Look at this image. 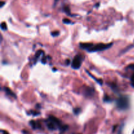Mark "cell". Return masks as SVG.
I'll use <instances>...</instances> for the list:
<instances>
[{
  "label": "cell",
  "mask_w": 134,
  "mask_h": 134,
  "mask_svg": "<svg viewBox=\"0 0 134 134\" xmlns=\"http://www.w3.org/2000/svg\"><path fill=\"white\" fill-rule=\"evenodd\" d=\"M131 84H132V86L133 87H134V73L133 74L132 78H131Z\"/></svg>",
  "instance_id": "13"
},
{
  "label": "cell",
  "mask_w": 134,
  "mask_h": 134,
  "mask_svg": "<svg viewBox=\"0 0 134 134\" xmlns=\"http://www.w3.org/2000/svg\"><path fill=\"white\" fill-rule=\"evenodd\" d=\"M1 132L3 134H9L7 132H6V131H4V130H1Z\"/></svg>",
  "instance_id": "17"
},
{
  "label": "cell",
  "mask_w": 134,
  "mask_h": 134,
  "mask_svg": "<svg viewBox=\"0 0 134 134\" xmlns=\"http://www.w3.org/2000/svg\"><path fill=\"white\" fill-rule=\"evenodd\" d=\"M83 59V57H82V55L78 54L75 56L73 58V60L72 62V68L74 69H79L81 66Z\"/></svg>",
  "instance_id": "4"
},
{
  "label": "cell",
  "mask_w": 134,
  "mask_h": 134,
  "mask_svg": "<svg viewBox=\"0 0 134 134\" xmlns=\"http://www.w3.org/2000/svg\"><path fill=\"white\" fill-rule=\"evenodd\" d=\"M5 3V2H4V1H1V7H2L3 6V5Z\"/></svg>",
  "instance_id": "18"
},
{
  "label": "cell",
  "mask_w": 134,
  "mask_h": 134,
  "mask_svg": "<svg viewBox=\"0 0 134 134\" xmlns=\"http://www.w3.org/2000/svg\"><path fill=\"white\" fill-rule=\"evenodd\" d=\"M134 134V131H133V134Z\"/></svg>",
  "instance_id": "20"
},
{
  "label": "cell",
  "mask_w": 134,
  "mask_h": 134,
  "mask_svg": "<svg viewBox=\"0 0 134 134\" xmlns=\"http://www.w3.org/2000/svg\"><path fill=\"white\" fill-rule=\"evenodd\" d=\"M31 115H33V116H37V115H39V114H40V113H38V112H36V111H31Z\"/></svg>",
  "instance_id": "15"
},
{
  "label": "cell",
  "mask_w": 134,
  "mask_h": 134,
  "mask_svg": "<svg viewBox=\"0 0 134 134\" xmlns=\"http://www.w3.org/2000/svg\"><path fill=\"white\" fill-rule=\"evenodd\" d=\"M1 28L2 30H7V24L5 22H2L1 24Z\"/></svg>",
  "instance_id": "9"
},
{
  "label": "cell",
  "mask_w": 134,
  "mask_h": 134,
  "mask_svg": "<svg viewBox=\"0 0 134 134\" xmlns=\"http://www.w3.org/2000/svg\"><path fill=\"white\" fill-rule=\"evenodd\" d=\"M4 90H5V93L7 94V95H9V96H11V97H14V98H16V95L14 94V92L13 91H12L11 90L9 89V88L7 87H5L4 88Z\"/></svg>",
  "instance_id": "5"
},
{
  "label": "cell",
  "mask_w": 134,
  "mask_h": 134,
  "mask_svg": "<svg viewBox=\"0 0 134 134\" xmlns=\"http://www.w3.org/2000/svg\"><path fill=\"white\" fill-rule=\"evenodd\" d=\"M47 126L50 130H56L58 128L60 130L62 133L66 130L68 127L67 126H64L61 121L54 116H50L49 117L47 122Z\"/></svg>",
  "instance_id": "2"
},
{
  "label": "cell",
  "mask_w": 134,
  "mask_h": 134,
  "mask_svg": "<svg viewBox=\"0 0 134 134\" xmlns=\"http://www.w3.org/2000/svg\"><path fill=\"white\" fill-rule=\"evenodd\" d=\"M123 128H124V124H122V126H121V128H120V129H119V133H118V134H122Z\"/></svg>",
  "instance_id": "14"
},
{
  "label": "cell",
  "mask_w": 134,
  "mask_h": 134,
  "mask_svg": "<svg viewBox=\"0 0 134 134\" xmlns=\"http://www.w3.org/2000/svg\"><path fill=\"white\" fill-rule=\"evenodd\" d=\"M104 101L105 102H110V101H112V99H111V97H109L108 95H105V97H104Z\"/></svg>",
  "instance_id": "10"
},
{
  "label": "cell",
  "mask_w": 134,
  "mask_h": 134,
  "mask_svg": "<svg viewBox=\"0 0 134 134\" xmlns=\"http://www.w3.org/2000/svg\"><path fill=\"white\" fill-rule=\"evenodd\" d=\"M117 107L121 111H125L130 107V99L126 95H121L116 101Z\"/></svg>",
  "instance_id": "3"
},
{
  "label": "cell",
  "mask_w": 134,
  "mask_h": 134,
  "mask_svg": "<svg viewBox=\"0 0 134 134\" xmlns=\"http://www.w3.org/2000/svg\"><path fill=\"white\" fill-rule=\"evenodd\" d=\"M113 45V43L109 44H104V43H99L96 45H93L92 43H80V47L82 49L86 50L89 53H94V52H99L103 51L105 50L111 48Z\"/></svg>",
  "instance_id": "1"
},
{
  "label": "cell",
  "mask_w": 134,
  "mask_h": 134,
  "mask_svg": "<svg viewBox=\"0 0 134 134\" xmlns=\"http://www.w3.org/2000/svg\"><path fill=\"white\" fill-rule=\"evenodd\" d=\"M86 95L87 96H91V95H92L94 94V90L92 89V88H90V87H88L87 89H86Z\"/></svg>",
  "instance_id": "6"
},
{
  "label": "cell",
  "mask_w": 134,
  "mask_h": 134,
  "mask_svg": "<svg viewBox=\"0 0 134 134\" xmlns=\"http://www.w3.org/2000/svg\"><path fill=\"white\" fill-rule=\"evenodd\" d=\"M59 31H53V32H52L51 33V35H52V36H53V37H56V36H58V35H59Z\"/></svg>",
  "instance_id": "11"
},
{
  "label": "cell",
  "mask_w": 134,
  "mask_h": 134,
  "mask_svg": "<svg viewBox=\"0 0 134 134\" xmlns=\"http://www.w3.org/2000/svg\"><path fill=\"white\" fill-rule=\"evenodd\" d=\"M80 109L79 108H77V109H75L74 110V113H75V115H78V114L80 113Z\"/></svg>",
  "instance_id": "16"
},
{
  "label": "cell",
  "mask_w": 134,
  "mask_h": 134,
  "mask_svg": "<svg viewBox=\"0 0 134 134\" xmlns=\"http://www.w3.org/2000/svg\"><path fill=\"white\" fill-rule=\"evenodd\" d=\"M29 124L31 125V126L33 128V129H37V128H40V126H39L38 124H37L36 122L33 121H31L29 122Z\"/></svg>",
  "instance_id": "7"
},
{
  "label": "cell",
  "mask_w": 134,
  "mask_h": 134,
  "mask_svg": "<svg viewBox=\"0 0 134 134\" xmlns=\"http://www.w3.org/2000/svg\"><path fill=\"white\" fill-rule=\"evenodd\" d=\"M54 1H55V2H57L58 1H59V0H54Z\"/></svg>",
  "instance_id": "19"
},
{
  "label": "cell",
  "mask_w": 134,
  "mask_h": 134,
  "mask_svg": "<svg viewBox=\"0 0 134 134\" xmlns=\"http://www.w3.org/2000/svg\"><path fill=\"white\" fill-rule=\"evenodd\" d=\"M64 11L66 14H67L68 15H71V13H70V9L68 6H65L64 7Z\"/></svg>",
  "instance_id": "8"
},
{
  "label": "cell",
  "mask_w": 134,
  "mask_h": 134,
  "mask_svg": "<svg viewBox=\"0 0 134 134\" xmlns=\"http://www.w3.org/2000/svg\"><path fill=\"white\" fill-rule=\"evenodd\" d=\"M63 22L64 24H71V22L70 21L69 19H66V18H65V19L63 20Z\"/></svg>",
  "instance_id": "12"
}]
</instances>
